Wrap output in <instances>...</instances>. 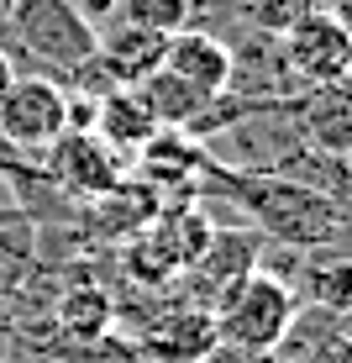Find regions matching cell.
I'll use <instances>...</instances> for the list:
<instances>
[{
	"mask_svg": "<svg viewBox=\"0 0 352 363\" xmlns=\"http://www.w3.org/2000/svg\"><path fill=\"white\" fill-rule=\"evenodd\" d=\"M200 179H205L210 195L242 206L247 221H253V232L263 242H279V247H321V242H331V232L347 221V211L336 206L331 195L289 179V174L237 169V164H221V158H205Z\"/></svg>",
	"mask_w": 352,
	"mask_h": 363,
	"instance_id": "obj_1",
	"label": "cell"
},
{
	"mask_svg": "<svg viewBox=\"0 0 352 363\" xmlns=\"http://www.w3.org/2000/svg\"><path fill=\"white\" fill-rule=\"evenodd\" d=\"M0 48L11 53V64H27V74L64 84L95 58V27L74 16L69 0H11L0 16Z\"/></svg>",
	"mask_w": 352,
	"mask_h": 363,
	"instance_id": "obj_2",
	"label": "cell"
},
{
	"mask_svg": "<svg viewBox=\"0 0 352 363\" xmlns=\"http://www.w3.org/2000/svg\"><path fill=\"white\" fill-rule=\"evenodd\" d=\"M300 311V295L289 290L273 269H253L237 284H226L210 306V321H216V342L247 347V353H279L289 321Z\"/></svg>",
	"mask_w": 352,
	"mask_h": 363,
	"instance_id": "obj_3",
	"label": "cell"
},
{
	"mask_svg": "<svg viewBox=\"0 0 352 363\" xmlns=\"http://www.w3.org/2000/svg\"><path fill=\"white\" fill-rule=\"evenodd\" d=\"M69 132V95L47 74H21L0 95V158L6 153H47Z\"/></svg>",
	"mask_w": 352,
	"mask_h": 363,
	"instance_id": "obj_4",
	"label": "cell"
},
{
	"mask_svg": "<svg viewBox=\"0 0 352 363\" xmlns=\"http://www.w3.org/2000/svg\"><path fill=\"white\" fill-rule=\"evenodd\" d=\"M37 158H42V179L47 184H58V190H69L79 200L110 195L121 179H127V169H132V158L116 153V147H110L100 132H90V127H79V132L69 127L47 153H37Z\"/></svg>",
	"mask_w": 352,
	"mask_h": 363,
	"instance_id": "obj_5",
	"label": "cell"
},
{
	"mask_svg": "<svg viewBox=\"0 0 352 363\" xmlns=\"http://www.w3.org/2000/svg\"><path fill=\"white\" fill-rule=\"evenodd\" d=\"M279 64L295 79V90H310V84H326V79H347L352 32H342L326 11H310L289 32H279Z\"/></svg>",
	"mask_w": 352,
	"mask_h": 363,
	"instance_id": "obj_6",
	"label": "cell"
},
{
	"mask_svg": "<svg viewBox=\"0 0 352 363\" xmlns=\"http://www.w3.org/2000/svg\"><path fill=\"white\" fill-rule=\"evenodd\" d=\"M258 258H263V237H258V232H247V227H210L205 247H200V258L184 269V284H190V290H200L195 306L210 311L226 284H237L242 274L258 269Z\"/></svg>",
	"mask_w": 352,
	"mask_h": 363,
	"instance_id": "obj_7",
	"label": "cell"
},
{
	"mask_svg": "<svg viewBox=\"0 0 352 363\" xmlns=\"http://www.w3.org/2000/svg\"><path fill=\"white\" fill-rule=\"evenodd\" d=\"M289 116L316 153L352 158V79H326L289 95Z\"/></svg>",
	"mask_w": 352,
	"mask_h": 363,
	"instance_id": "obj_8",
	"label": "cell"
},
{
	"mask_svg": "<svg viewBox=\"0 0 352 363\" xmlns=\"http://www.w3.org/2000/svg\"><path fill=\"white\" fill-rule=\"evenodd\" d=\"M216 347V321L210 311L200 306H174L169 316L147 321L142 337L132 342V358L137 363H200Z\"/></svg>",
	"mask_w": 352,
	"mask_h": 363,
	"instance_id": "obj_9",
	"label": "cell"
},
{
	"mask_svg": "<svg viewBox=\"0 0 352 363\" xmlns=\"http://www.w3.org/2000/svg\"><path fill=\"white\" fill-rule=\"evenodd\" d=\"M158 69L179 74V79H190V84H200V90H210V95H226V90L237 84V58H232V48H226L216 32H205V27L174 32L169 43H163V64H158Z\"/></svg>",
	"mask_w": 352,
	"mask_h": 363,
	"instance_id": "obj_10",
	"label": "cell"
},
{
	"mask_svg": "<svg viewBox=\"0 0 352 363\" xmlns=\"http://www.w3.org/2000/svg\"><path fill=\"white\" fill-rule=\"evenodd\" d=\"M163 43H169V37H158L147 27H132V21L116 16L110 27L95 32V64L106 69V79L121 90V84L147 79V74L163 64Z\"/></svg>",
	"mask_w": 352,
	"mask_h": 363,
	"instance_id": "obj_11",
	"label": "cell"
},
{
	"mask_svg": "<svg viewBox=\"0 0 352 363\" xmlns=\"http://www.w3.org/2000/svg\"><path fill=\"white\" fill-rule=\"evenodd\" d=\"M90 132H100L116 153H137V147L147 143V137L158 132V121H153V111L142 106V95L132 90V84H121V90H110V95H100L95 100V121H90Z\"/></svg>",
	"mask_w": 352,
	"mask_h": 363,
	"instance_id": "obj_12",
	"label": "cell"
},
{
	"mask_svg": "<svg viewBox=\"0 0 352 363\" xmlns=\"http://www.w3.org/2000/svg\"><path fill=\"white\" fill-rule=\"evenodd\" d=\"M163 211V190H153V184H142V179H121L110 195H100L90 200V227L95 232H106V237H137Z\"/></svg>",
	"mask_w": 352,
	"mask_h": 363,
	"instance_id": "obj_13",
	"label": "cell"
},
{
	"mask_svg": "<svg viewBox=\"0 0 352 363\" xmlns=\"http://www.w3.org/2000/svg\"><path fill=\"white\" fill-rule=\"evenodd\" d=\"M132 90L142 95V106L153 111L158 127H174V132H184V127H190V121L200 116V111L216 100L210 90H200V84L179 79V74H169V69H153L147 79H137Z\"/></svg>",
	"mask_w": 352,
	"mask_h": 363,
	"instance_id": "obj_14",
	"label": "cell"
},
{
	"mask_svg": "<svg viewBox=\"0 0 352 363\" xmlns=\"http://www.w3.org/2000/svg\"><path fill=\"white\" fill-rule=\"evenodd\" d=\"M110 321H116V300L106 290H95V284H79V290H69L58 300V327L74 342H106Z\"/></svg>",
	"mask_w": 352,
	"mask_h": 363,
	"instance_id": "obj_15",
	"label": "cell"
},
{
	"mask_svg": "<svg viewBox=\"0 0 352 363\" xmlns=\"http://www.w3.org/2000/svg\"><path fill=\"white\" fill-rule=\"evenodd\" d=\"M37 274V232L27 221H6L0 227V306L21 295Z\"/></svg>",
	"mask_w": 352,
	"mask_h": 363,
	"instance_id": "obj_16",
	"label": "cell"
},
{
	"mask_svg": "<svg viewBox=\"0 0 352 363\" xmlns=\"http://www.w3.org/2000/svg\"><path fill=\"white\" fill-rule=\"evenodd\" d=\"M195 11H200V0H121L116 16L132 21V27L158 32V37H174V32L195 27Z\"/></svg>",
	"mask_w": 352,
	"mask_h": 363,
	"instance_id": "obj_17",
	"label": "cell"
},
{
	"mask_svg": "<svg viewBox=\"0 0 352 363\" xmlns=\"http://www.w3.org/2000/svg\"><path fill=\"white\" fill-rule=\"evenodd\" d=\"M74 6V16L79 21H90V27L100 32V27H110V21H116V6L121 0H69Z\"/></svg>",
	"mask_w": 352,
	"mask_h": 363,
	"instance_id": "obj_18",
	"label": "cell"
},
{
	"mask_svg": "<svg viewBox=\"0 0 352 363\" xmlns=\"http://www.w3.org/2000/svg\"><path fill=\"white\" fill-rule=\"evenodd\" d=\"M321 11H326L342 32H352V0H321Z\"/></svg>",
	"mask_w": 352,
	"mask_h": 363,
	"instance_id": "obj_19",
	"label": "cell"
},
{
	"mask_svg": "<svg viewBox=\"0 0 352 363\" xmlns=\"http://www.w3.org/2000/svg\"><path fill=\"white\" fill-rule=\"evenodd\" d=\"M11 79H16V64H11V53L0 48V95H6V84H11Z\"/></svg>",
	"mask_w": 352,
	"mask_h": 363,
	"instance_id": "obj_20",
	"label": "cell"
},
{
	"mask_svg": "<svg viewBox=\"0 0 352 363\" xmlns=\"http://www.w3.org/2000/svg\"><path fill=\"white\" fill-rule=\"evenodd\" d=\"M347 79H352V69H347Z\"/></svg>",
	"mask_w": 352,
	"mask_h": 363,
	"instance_id": "obj_21",
	"label": "cell"
}]
</instances>
